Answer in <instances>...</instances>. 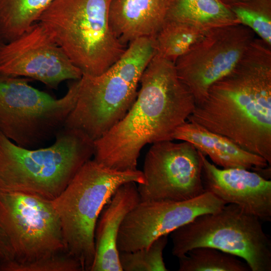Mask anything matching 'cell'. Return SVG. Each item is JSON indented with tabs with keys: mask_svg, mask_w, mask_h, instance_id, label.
Masks as SVG:
<instances>
[{
	"mask_svg": "<svg viewBox=\"0 0 271 271\" xmlns=\"http://www.w3.org/2000/svg\"><path fill=\"white\" fill-rule=\"evenodd\" d=\"M187 120L228 138L270 165L271 46L255 37Z\"/></svg>",
	"mask_w": 271,
	"mask_h": 271,
	"instance_id": "1",
	"label": "cell"
},
{
	"mask_svg": "<svg viewBox=\"0 0 271 271\" xmlns=\"http://www.w3.org/2000/svg\"><path fill=\"white\" fill-rule=\"evenodd\" d=\"M136 98L123 117L94 141V160L117 171L137 170L147 144L173 141L196 103L175 63L156 54L145 69Z\"/></svg>",
	"mask_w": 271,
	"mask_h": 271,
	"instance_id": "2",
	"label": "cell"
},
{
	"mask_svg": "<svg viewBox=\"0 0 271 271\" xmlns=\"http://www.w3.org/2000/svg\"><path fill=\"white\" fill-rule=\"evenodd\" d=\"M94 152V141L77 129L64 127L52 145L32 149L0 133V190L53 201Z\"/></svg>",
	"mask_w": 271,
	"mask_h": 271,
	"instance_id": "3",
	"label": "cell"
},
{
	"mask_svg": "<svg viewBox=\"0 0 271 271\" xmlns=\"http://www.w3.org/2000/svg\"><path fill=\"white\" fill-rule=\"evenodd\" d=\"M156 54L154 38H139L103 73L83 74L77 102L64 127L80 130L93 141L104 134L133 103L142 75Z\"/></svg>",
	"mask_w": 271,
	"mask_h": 271,
	"instance_id": "4",
	"label": "cell"
},
{
	"mask_svg": "<svg viewBox=\"0 0 271 271\" xmlns=\"http://www.w3.org/2000/svg\"><path fill=\"white\" fill-rule=\"evenodd\" d=\"M111 1L53 0L37 22L83 74L103 73L127 47L110 28Z\"/></svg>",
	"mask_w": 271,
	"mask_h": 271,
	"instance_id": "5",
	"label": "cell"
},
{
	"mask_svg": "<svg viewBox=\"0 0 271 271\" xmlns=\"http://www.w3.org/2000/svg\"><path fill=\"white\" fill-rule=\"evenodd\" d=\"M130 182L144 184L143 172L117 171L90 159L52 201L61 222L65 249L83 270H90L94 261V232L102 210L116 190Z\"/></svg>",
	"mask_w": 271,
	"mask_h": 271,
	"instance_id": "6",
	"label": "cell"
},
{
	"mask_svg": "<svg viewBox=\"0 0 271 271\" xmlns=\"http://www.w3.org/2000/svg\"><path fill=\"white\" fill-rule=\"evenodd\" d=\"M67 252L61 222L52 201L0 190V270Z\"/></svg>",
	"mask_w": 271,
	"mask_h": 271,
	"instance_id": "7",
	"label": "cell"
},
{
	"mask_svg": "<svg viewBox=\"0 0 271 271\" xmlns=\"http://www.w3.org/2000/svg\"><path fill=\"white\" fill-rule=\"evenodd\" d=\"M79 80L57 99L31 86V79L0 76V133L30 149L55 139L75 106Z\"/></svg>",
	"mask_w": 271,
	"mask_h": 271,
	"instance_id": "8",
	"label": "cell"
},
{
	"mask_svg": "<svg viewBox=\"0 0 271 271\" xmlns=\"http://www.w3.org/2000/svg\"><path fill=\"white\" fill-rule=\"evenodd\" d=\"M261 221L239 206L227 204L171 232L172 254L179 258L194 248L210 247L242 258L251 271H270L271 241Z\"/></svg>",
	"mask_w": 271,
	"mask_h": 271,
	"instance_id": "9",
	"label": "cell"
},
{
	"mask_svg": "<svg viewBox=\"0 0 271 271\" xmlns=\"http://www.w3.org/2000/svg\"><path fill=\"white\" fill-rule=\"evenodd\" d=\"M255 35L241 24L215 28L176 60L177 75L192 94L196 105L204 101L212 84L233 70Z\"/></svg>",
	"mask_w": 271,
	"mask_h": 271,
	"instance_id": "10",
	"label": "cell"
},
{
	"mask_svg": "<svg viewBox=\"0 0 271 271\" xmlns=\"http://www.w3.org/2000/svg\"><path fill=\"white\" fill-rule=\"evenodd\" d=\"M202 167L201 152L190 143L153 144L142 171L145 182L138 186L140 201H183L202 195Z\"/></svg>",
	"mask_w": 271,
	"mask_h": 271,
	"instance_id": "11",
	"label": "cell"
},
{
	"mask_svg": "<svg viewBox=\"0 0 271 271\" xmlns=\"http://www.w3.org/2000/svg\"><path fill=\"white\" fill-rule=\"evenodd\" d=\"M82 74L38 22L0 46V76L26 77L56 89Z\"/></svg>",
	"mask_w": 271,
	"mask_h": 271,
	"instance_id": "12",
	"label": "cell"
},
{
	"mask_svg": "<svg viewBox=\"0 0 271 271\" xmlns=\"http://www.w3.org/2000/svg\"><path fill=\"white\" fill-rule=\"evenodd\" d=\"M226 204L207 191L183 201H140L121 224L118 251L131 252L148 247L158 237L168 235L200 215L215 212Z\"/></svg>",
	"mask_w": 271,
	"mask_h": 271,
	"instance_id": "13",
	"label": "cell"
},
{
	"mask_svg": "<svg viewBox=\"0 0 271 271\" xmlns=\"http://www.w3.org/2000/svg\"><path fill=\"white\" fill-rule=\"evenodd\" d=\"M205 191L237 205L261 221L271 220V181L243 168L219 169L201 153Z\"/></svg>",
	"mask_w": 271,
	"mask_h": 271,
	"instance_id": "14",
	"label": "cell"
},
{
	"mask_svg": "<svg viewBox=\"0 0 271 271\" xmlns=\"http://www.w3.org/2000/svg\"><path fill=\"white\" fill-rule=\"evenodd\" d=\"M140 202L136 183L121 185L102 210L95 232V253L90 271H122L117 248L121 224L127 213Z\"/></svg>",
	"mask_w": 271,
	"mask_h": 271,
	"instance_id": "15",
	"label": "cell"
},
{
	"mask_svg": "<svg viewBox=\"0 0 271 271\" xmlns=\"http://www.w3.org/2000/svg\"><path fill=\"white\" fill-rule=\"evenodd\" d=\"M170 0H111V30L123 45L141 38H154L166 19Z\"/></svg>",
	"mask_w": 271,
	"mask_h": 271,
	"instance_id": "16",
	"label": "cell"
},
{
	"mask_svg": "<svg viewBox=\"0 0 271 271\" xmlns=\"http://www.w3.org/2000/svg\"><path fill=\"white\" fill-rule=\"evenodd\" d=\"M173 139L190 143L203 154L208 156L214 165L223 169L240 168L257 173L269 165L262 157L194 122L186 121L178 127Z\"/></svg>",
	"mask_w": 271,
	"mask_h": 271,
	"instance_id": "17",
	"label": "cell"
},
{
	"mask_svg": "<svg viewBox=\"0 0 271 271\" xmlns=\"http://www.w3.org/2000/svg\"><path fill=\"white\" fill-rule=\"evenodd\" d=\"M166 20L186 24L203 32L240 24L231 10L219 0H170Z\"/></svg>",
	"mask_w": 271,
	"mask_h": 271,
	"instance_id": "18",
	"label": "cell"
},
{
	"mask_svg": "<svg viewBox=\"0 0 271 271\" xmlns=\"http://www.w3.org/2000/svg\"><path fill=\"white\" fill-rule=\"evenodd\" d=\"M53 0H0V33L5 42L19 37L37 23Z\"/></svg>",
	"mask_w": 271,
	"mask_h": 271,
	"instance_id": "19",
	"label": "cell"
},
{
	"mask_svg": "<svg viewBox=\"0 0 271 271\" xmlns=\"http://www.w3.org/2000/svg\"><path fill=\"white\" fill-rule=\"evenodd\" d=\"M206 33L186 24L166 20L154 38L156 54L175 63Z\"/></svg>",
	"mask_w": 271,
	"mask_h": 271,
	"instance_id": "20",
	"label": "cell"
},
{
	"mask_svg": "<svg viewBox=\"0 0 271 271\" xmlns=\"http://www.w3.org/2000/svg\"><path fill=\"white\" fill-rule=\"evenodd\" d=\"M179 271H248L236 256L210 247H198L179 258Z\"/></svg>",
	"mask_w": 271,
	"mask_h": 271,
	"instance_id": "21",
	"label": "cell"
},
{
	"mask_svg": "<svg viewBox=\"0 0 271 271\" xmlns=\"http://www.w3.org/2000/svg\"><path fill=\"white\" fill-rule=\"evenodd\" d=\"M168 234L155 240L148 247L131 252L119 251V263L123 271H168L163 259V251L168 242Z\"/></svg>",
	"mask_w": 271,
	"mask_h": 271,
	"instance_id": "22",
	"label": "cell"
},
{
	"mask_svg": "<svg viewBox=\"0 0 271 271\" xmlns=\"http://www.w3.org/2000/svg\"><path fill=\"white\" fill-rule=\"evenodd\" d=\"M229 9L241 24L271 46V0H252Z\"/></svg>",
	"mask_w": 271,
	"mask_h": 271,
	"instance_id": "23",
	"label": "cell"
},
{
	"mask_svg": "<svg viewBox=\"0 0 271 271\" xmlns=\"http://www.w3.org/2000/svg\"><path fill=\"white\" fill-rule=\"evenodd\" d=\"M226 6L230 8L233 7L237 6L246 4L252 0H219Z\"/></svg>",
	"mask_w": 271,
	"mask_h": 271,
	"instance_id": "24",
	"label": "cell"
},
{
	"mask_svg": "<svg viewBox=\"0 0 271 271\" xmlns=\"http://www.w3.org/2000/svg\"><path fill=\"white\" fill-rule=\"evenodd\" d=\"M4 43L0 33V46Z\"/></svg>",
	"mask_w": 271,
	"mask_h": 271,
	"instance_id": "25",
	"label": "cell"
}]
</instances>
